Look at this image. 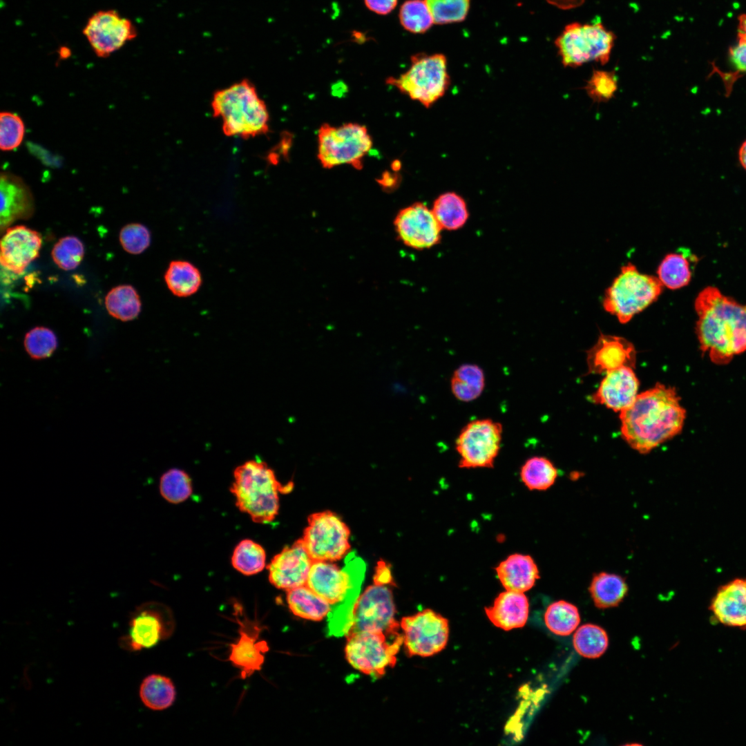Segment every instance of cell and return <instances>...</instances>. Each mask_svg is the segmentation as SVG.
Returning a JSON list of instances; mask_svg holds the SVG:
<instances>
[{
  "label": "cell",
  "instance_id": "1",
  "mask_svg": "<svg viewBox=\"0 0 746 746\" xmlns=\"http://www.w3.org/2000/svg\"><path fill=\"white\" fill-rule=\"evenodd\" d=\"M675 389L657 383L638 394L633 403L620 412L624 441L641 454L672 439L682 430L686 410Z\"/></svg>",
  "mask_w": 746,
  "mask_h": 746
},
{
  "label": "cell",
  "instance_id": "2",
  "mask_svg": "<svg viewBox=\"0 0 746 746\" xmlns=\"http://www.w3.org/2000/svg\"><path fill=\"white\" fill-rule=\"evenodd\" d=\"M695 309L700 349L712 363L727 364L746 352V305L707 287L697 296Z\"/></svg>",
  "mask_w": 746,
  "mask_h": 746
},
{
  "label": "cell",
  "instance_id": "3",
  "mask_svg": "<svg viewBox=\"0 0 746 746\" xmlns=\"http://www.w3.org/2000/svg\"><path fill=\"white\" fill-rule=\"evenodd\" d=\"M345 558L342 568L333 562L314 561L306 583L332 606L327 616L330 636L346 635L349 631L365 575V564L355 553L350 552Z\"/></svg>",
  "mask_w": 746,
  "mask_h": 746
},
{
  "label": "cell",
  "instance_id": "4",
  "mask_svg": "<svg viewBox=\"0 0 746 746\" xmlns=\"http://www.w3.org/2000/svg\"><path fill=\"white\" fill-rule=\"evenodd\" d=\"M211 106L226 136L249 139L269 131L267 105L247 79L216 90Z\"/></svg>",
  "mask_w": 746,
  "mask_h": 746
},
{
  "label": "cell",
  "instance_id": "5",
  "mask_svg": "<svg viewBox=\"0 0 746 746\" xmlns=\"http://www.w3.org/2000/svg\"><path fill=\"white\" fill-rule=\"evenodd\" d=\"M291 486L282 485L266 463L249 460L234 470L230 491L242 513L255 523L267 524L278 513L279 492Z\"/></svg>",
  "mask_w": 746,
  "mask_h": 746
},
{
  "label": "cell",
  "instance_id": "6",
  "mask_svg": "<svg viewBox=\"0 0 746 746\" xmlns=\"http://www.w3.org/2000/svg\"><path fill=\"white\" fill-rule=\"evenodd\" d=\"M663 289L658 278L641 274L631 262L622 267L620 274L606 290L604 309L627 323L655 302Z\"/></svg>",
  "mask_w": 746,
  "mask_h": 746
},
{
  "label": "cell",
  "instance_id": "7",
  "mask_svg": "<svg viewBox=\"0 0 746 746\" xmlns=\"http://www.w3.org/2000/svg\"><path fill=\"white\" fill-rule=\"evenodd\" d=\"M396 628L388 631H361L346 635L345 658L349 664L372 679L382 677L396 662L403 635Z\"/></svg>",
  "mask_w": 746,
  "mask_h": 746
},
{
  "label": "cell",
  "instance_id": "8",
  "mask_svg": "<svg viewBox=\"0 0 746 746\" xmlns=\"http://www.w3.org/2000/svg\"><path fill=\"white\" fill-rule=\"evenodd\" d=\"M615 36L602 23L566 25L555 40L562 64L577 67L591 61L605 64L609 60Z\"/></svg>",
  "mask_w": 746,
  "mask_h": 746
},
{
  "label": "cell",
  "instance_id": "9",
  "mask_svg": "<svg viewBox=\"0 0 746 746\" xmlns=\"http://www.w3.org/2000/svg\"><path fill=\"white\" fill-rule=\"evenodd\" d=\"M372 146V140L367 128L357 123L338 126L325 123L318 131L317 157L325 169L349 164L360 170Z\"/></svg>",
  "mask_w": 746,
  "mask_h": 746
},
{
  "label": "cell",
  "instance_id": "10",
  "mask_svg": "<svg viewBox=\"0 0 746 746\" xmlns=\"http://www.w3.org/2000/svg\"><path fill=\"white\" fill-rule=\"evenodd\" d=\"M387 83L426 108L441 98L450 85L447 61L443 55H418L411 59L410 68Z\"/></svg>",
  "mask_w": 746,
  "mask_h": 746
},
{
  "label": "cell",
  "instance_id": "11",
  "mask_svg": "<svg viewBox=\"0 0 746 746\" xmlns=\"http://www.w3.org/2000/svg\"><path fill=\"white\" fill-rule=\"evenodd\" d=\"M350 530L341 518L324 510L308 517L301 539L313 561L335 562L350 553Z\"/></svg>",
  "mask_w": 746,
  "mask_h": 746
},
{
  "label": "cell",
  "instance_id": "12",
  "mask_svg": "<svg viewBox=\"0 0 746 746\" xmlns=\"http://www.w3.org/2000/svg\"><path fill=\"white\" fill-rule=\"evenodd\" d=\"M502 432V425L490 419L468 422L455 441L459 467L492 468L501 448Z\"/></svg>",
  "mask_w": 746,
  "mask_h": 746
},
{
  "label": "cell",
  "instance_id": "13",
  "mask_svg": "<svg viewBox=\"0 0 746 746\" xmlns=\"http://www.w3.org/2000/svg\"><path fill=\"white\" fill-rule=\"evenodd\" d=\"M400 626L403 630L404 649L408 657L432 656L442 651L447 644L448 620L432 609H424L403 618Z\"/></svg>",
  "mask_w": 746,
  "mask_h": 746
},
{
  "label": "cell",
  "instance_id": "14",
  "mask_svg": "<svg viewBox=\"0 0 746 746\" xmlns=\"http://www.w3.org/2000/svg\"><path fill=\"white\" fill-rule=\"evenodd\" d=\"M394 615L392 591L387 585L374 583L356 601L352 626L346 635L361 631H388L401 627Z\"/></svg>",
  "mask_w": 746,
  "mask_h": 746
},
{
  "label": "cell",
  "instance_id": "15",
  "mask_svg": "<svg viewBox=\"0 0 746 746\" xmlns=\"http://www.w3.org/2000/svg\"><path fill=\"white\" fill-rule=\"evenodd\" d=\"M83 34L97 57H107L137 36L132 22L113 10L95 13L86 24Z\"/></svg>",
  "mask_w": 746,
  "mask_h": 746
},
{
  "label": "cell",
  "instance_id": "16",
  "mask_svg": "<svg viewBox=\"0 0 746 746\" xmlns=\"http://www.w3.org/2000/svg\"><path fill=\"white\" fill-rule=\"evenodd\" d=\"M394 225L398 238L410 248L430 249L439 243L441 228L431 209L421 202L408 206L398 213Z\"/></svg>",
  "mask_w": 746,
  "mask_h": 746
},
{
  "label": "cell",
  "instance_id": "17",
  "mask_svg": "<svg viewBox=\"0 0 746 746\" xmlns=\"http://www.w3.org/2000/svg\"><path fill=\"white\" fill-rule=\"evenodd\" d=\"M160 605L146 604L133 613L128 635L122 638V645L132 651L155 646L168 638L173 631L171 617H166Z\"/></svg>",
  "mask_w": 746,
  "mask_h": 746
},
{
  "label": "cell",
  "instance_id": "18",
  "mask_svg": "<svg viewBox=\"0 0 746 746\" xmlns=\"http://www.w3.org/2000/svg\"><path fill=\"white\" fill-rule=\"evenodd\" d=\"M313 562L300 538L272 558L267 566L269 580L286 591L306 585Z\"/></svg>",
  "mask_w": 746,
  "mask_h": 746
},
{
  "label": "cell",
  "instance_id": "19",
  "mask_svg": "<svg viewBox=\"0 0 746 746\" xmlns=\"http://www.w3.org/2000/svg\"><path fill=\"white\" fill-rule=\"evenodd\" d=\"M41 246V237L37 231L23 225L8 227L1 240V265L20 274L38 257Z\"/></svg>",
  "mask_w": 746,
  "mask_h": 746
},
{
  "label": "cell",
  "instance_id": "20",
  "mask_svg": "<svg viewBox=\"0 0 746 746\" xmlns=\"http://www.w3.org/2000/svg\"><path fill=\"white\" fill-rule=\"evenodd\" d=\"M236 620L239 624L240 637L230 644L229 660L240 670L241 678L245 679L261 669L269 647L266 641L258 640L262 631L259 624L247 618L241 620L238 614Z\"/></svg>",
  "mask_w": 746,
  "mask_h": 746
},
{
  "label": "cell",
  "instance_id": "21",
  "mask_svg": "<svg viewBox=\"0 0 746 746\" xmlns=\"http://www.w3.org/2000/svg\"><path fill=\"white\" fill-rule=\"evenodd\" d=\"M713 620L725 627L746 629V577L720 586L710 602Z\"/></svg>",
  "mask_w": 746,
  "mask_h": 746
},
{
  "label": "cell",
  "instance_id": "22",
  "mask_svg": "<svg viewBox=\"0 0 746 746\" xmlns=\"http://www.w3.org/2000/svg\"><path fill=\"white\" fill-rule=\"evenodd\" d=\"M635 362L633 345L621 336L601 334L587 351L586 363L591 374H606L624 366L633 368Z\"/></svg>",
  "mask_w": 746,
  "mask_h": 746
},
{
  "label": "cell",
  "instance_id": "23",
  "mask_svg": "<svg viewBox=\"0 0 746 746\" xmlns=\"http://www.w3.org/2000/svg\"><path fill=\"white\" fill-rule=\"evenodd\" d=\"M633 368L622 367L606 373L597 390L591 395L593 402L615 412L629 408L638 395L639 381Z\"/></svg>",
  "mask_w": 746,
  "mask_h": 746
},
{
  "label": "cell",
  "instance_id": "24",
  "mask_svg": "<svg viewBox=\"0 0 746 746\" xmlns=\"http://www.w3.org/2000/svg\"><path fill=\"white\" fill-rule=\"evenodd\" d=\"M0 227L7 229L15 221L29 218L35 210L31 190L19 176L7 171L0 175Z\"/></svg>",
  "mask_w": 746,
  "mask_h": 746
},
{
  "label": "cell",
  "instance_id": "25",
  "mask_svg": "<svg viewBox=\"0 0 746 746\" xmlns=\"http://www.w3.org/2000/svg\"><path fill=\"white\" fill-rule=\"evenodd\" d=\"M528 610V600L524 593L507 590L499 594L492 606L485 608L490 622L505 631L524 627Z\"/></svg>",
  "mask_w": 746,
  "mask_h": 746
},
{
  "label": "cell",
  "instance_id": "26",
  "mask_svg": "<svg viewBox=\"0 0 746 746\" xmlns=\"http://www.w3.org/2000/svg\"><path fill=\"white\" fill-rule=\"evenodd\" d=\"M497 576L507 591L524 593L539 578L538 567L531 556L515 553L495 568Z\"/></svg>",
  "mask_w": 746,
  "mask_h": 746
},
{
  "label": "cell",
  "instance_id": "27",
  "mask_svg": "<svg viewBox=\"0 0 746 746\" xmlns=\"http://www.w3.org/2000/svg\"><path fill=\"white\" fill-rule=\"evenodd\" d=\"M167 288L173 295L186 298L195 294L202 284L200 269L185 260H174L169 262L164 276Z\"/></svg>",
  "mask_w": 746,
  "mask_h": 746
},
{
  "label": "cell",
  "instance_id": "28",
  "mask_svg": "<svg viewBox=\"0 0 746 746\" xmlns=\"http://www.w3.org/2000/svg\"><path fill=\"white\" fill-rule=\"evenodd\" d=\"M289 609L295 615L314 621H320L329 613L331 604L307 585L287 591Z\"/></svg>",
  "mask_w": 746,
  "mask_h": 746
},
{
  "label": "cell",
  "instance_id": "29",
  "mask_svg": "<svg viewBox=\"0 0 746 746\" xmlns=\"http://www.w3.org/2000/svg\"><path fill=\"white\" fill-rule=\"evenodd\" d=\"M589 591L597 608L607 609L617 606L623 600L628 585L619 575L600 572L593 575Z\"/></svg>",
  "mask_w": 746,
  "mask_h": 746
},
{
  "label": "cell",
  "instance_id": "30",
  "mask_svg": "<svg viewBox=\"0 0 746 746\" xmlns=\"http://www.w3.org/2000/svg\"><path fill=\"white\" fill-rule=\"evenodd\" d=\"M431 209L442 230L460 229L469 218L465 200L455 192H446L439 195Z\"/></svg>",
  "mask_w": 746,
  "mask_h": 746
},
{
  "label": "cell",
  "instance_id": "31",
  "mask_svg": "<svg viewBox=\"0 0 746 746\" xmlns=\"http://www.w3.org/2000/svg\"><path fill=\"white\" fill-rule=\"evenodd\" d=\"M485 387L483 370L475 364H463L453 372L450 389L454 396L460 401L470 402L481 394Z\"/></svg>",
  "mask_w": 746,
  "mask_h": 746
},
{
  "label": "cell",
  "instance_id": "32",
  "mask_svg": "<svg viewBox=\"0 0 746 746\" xmlns=\"http://www.w3.org/2000/svg\"><path fill=\"white\" fill-rule=\"evenodd\" d=\"M176 696L170 678L158 674L146 677L140 687V697L144 705L153 710H163L171 706Z\"/></svg>",
  "mask_w": 746,
  "mask_h": 746
},
{
  "label": "cell",
  "instance_id": "33",
  "mask_svg": "<svg viewBox=\"0 0 746 746\" xmlns=\"http://www.w3.org/2000/svg\"><path fill=\"white\" fill-rule=\"evenodd\" d=\"M141 304L137 291L128 285L113 288L105 298V305L109 314L122 321L135 319L141 311Z\"/></svg>",
  "mask_w": 746,
  "mask_h": 746
},
{
  "label": "cell",
  "instance_id": "34",
  "mask_svg": "<svg viewBox=\"0 0 746 746\" xmlns=\"http://www.w3.org/2000/svg\"><path fill=\"white\" fill-rule=\"evenodd\" d=\"M557 475V469L554 464L544 457L535 456L529 458L520 470L522 482L531 490L548 489L554 484Z\"/></svg>",
  "mask_w": 746,
  "mask_h": 746
},
{
  "label": "cell",
  "instance_id": "35",
  "mask_svg": "<svg viewBox=\"0 0 746 746\" xmlns=\"http://www.w3.org/2000/svg\"><path fill=\"white\" fill-rule=\"evenodd\" d=\"M657 274L663 286L677 289L687 285L691 278L689 260L685 254H669L660 262Z\"/></svg>",
  "mask_w": 746,
  "mask_h": 746
},
{
  "label": "cell",
  "instance_id": "36",
  "mask_svg": "<svg viewBox=\"0 0 746 746\" xmlns=\"http://www.w3.org/2000/svg\"><path fill=\"white\" fill-rule=\"evenodd\" d=\"M231 564L243 575L257 574L266 566V552L257 542L249 539H243L233 550Z\"/></svg>",
  "mask_w": 746,
  "mask_h": 746
},
{
  "label": "cell",
  "instance_id": "37",
  "mask_svg": "<svg viewBox=\"0 0 746 746\" xmlns=\"http://www.w3.org/2000/svg\"><path fill=\"white\" fill-rule=\"evenodd\" d=\"M548 629L558 635H568L578 626L580 616L577 608L573 604L560 600L551 604L544 613Z\"/></svg>",
  "mask_w": 746,
  "mask_h": 746
},
{
  "label": "cell",
  "instance_id": "38",
  "mask_svg": "<svg viewBox=\"0 0 746 746\" xmlns=\"http://www.w3.org/2000/svg\"><path fill=\"white\" fill-rule=\"evenodd\" d=\"M575 651L587 658H597L606 650L609 644L606 631L599 626L586 624L581 626L573 635Z\"/></svg>",
  "mask_w": 746,
  "mask_h": 746
},
{
  "label": "cell",
  "instance_id": "39",
  "mask_svg": "<svg viewBox=\"0 0 746 746\" xmlns=\"http://www.w3.org/2000/svg\"><path fill=\"white\" fill-rule=\"evenodd\" d=\"M192 491L191 479L182 470L170 469L160 478V494L170 503L179 504L184 501L191 496Z\"/></svg>",
  "mask_w": 746,
  "mask_h": 746
},
{
  "label": "cell",
  "instance_id": "40",
  "mask_svg": "<svg viewBox=\"0 0 746 746\" xmlns=\"http://www.w3.org/2000/svg\"><path fill=\"white\" fill-rule=\"evenodd\" d=\"M399 19L403 27L413 33H422L434 22L425 0H408L401 7Z\"/></svg>",
  "mask_w": 746,
  "mask_h": 746
},
{
  "label": "cell",
  "instance_id": "41",
  "mask_svg": "<svg viewBox=\"0 0 746 746\" xmlns=\"http://www.w3.org/2000/svg\"><path fill=\"white\" fill-rule=\"evenodd\" d=\"M23 345L28 354L33 359L41 360L52 355L58 346L57 336L46 327H35L24 337Z\"/></svg>",
  "mask_w": 746,
  "mask_h": 746
},
{
  "label": "cell",
  "instance_id": "42",
  "mask_svg": "<svg viewBox=\"0 0 746 746\" xmlns=\"http://www.w3.org/2000/svg\"><path fill=\"white\" fill-rule=\"evenodd\" d=\"M51 254L55 263L59 268L70 271L80 264L84 257V247L78 238L66 236L54 245Z\"/></svg>",
  "mask_w": 746,
  "mask_h": 746
},
{
  "label": "cell",
  "instance_id": "43",
  "mask_svg": "<svg viewBox=\"0 0 746 746\" xmlns=\"http://www.w3.org/2000/svg\"><path fill=\"white\" fill-rule=\"evenodd\" d=\"M434 23L443 24L463 21L468 12L470 0H425Z\"/></svg>",
  "mask_w": 746,
  "mask_h": 746
},
{
  "label": "cell",
  "instance_id": "44",
  "mask_svg": "<svg viewBox=\"0 0 746 746\" xmlns=\"http://www.w3.org/2000/svg\"><path fill=\"white\" fill-rule=\"evenodd\" d=\"M25 135V124L16 113L2 111L0 114V149L11 151L21 144Z\"/></svg>",
  "mask_w": 746,
  "mask_h": 746
},
{
  "label": "cell",
  "instance_id": "45",
  "mask_svg": "<svg viewBox=\"0 0 746 746\" xmlns=\"http://www.w3.org/2000/svg\"><path fill=\"white\" fill-rule=\"evenodd\" d=\"M584 88L593 101L607 102L613 98L617 90V77L613 71L594 70Z\"/></svg>",
  "mask_w": 746,
  "mask_h": 746
},
{
  "label": "cell",
  "instance_id": "46",
  "mask_svg": "<svg viewBox=\"0 0 746 746\" xmlns=\"http://www.w3.org/2000/svg\"><path fill=\"white\" fill-rule=\"evenodd\" d=\"M151 233L144 225L131 223L124 226L119 233V241L123 249L131 254L144 251L151 243Z\"/></svg>",
  "mask_w": 746,
  "mask_h": 746
},
{
  "label": "cell",
  "instance_id": "47",
  "mask_svg": "<svg viewBox=\"0 0 746 746\" xmlns=\"http://www.w3.org/2000/svg\"><path fill=\"white\" fill-rule=\"evenodd\" d=\"M729 55L736 70V75L746 73V39L738 35L736 44L729 48Z\"/></svg>",
  "mask_w": 746,
  "mask_h": 746
},
{
  "label": "cell",
  "instance_id": "48",
  "mask_svg": "<svg viewBox=\"0 0 746 746\" xmlns=\"http://www.w3.org/2000/svg\"><path fill=\"white\" fill-rule=\"evenodd\" d=\"M398 0H364L369 10L379 15H387L392 11Z\"/></svg>",
  "mask_w": 746,
  "mask_h": 746
},
{
  "label": "cell",
  "instance_id": "49",
  "mask_svg": "<svg viewBox=\"0 0 746 746\" xmlns=\"http://www.w3.org/2000/svg\"><path fill=\"white\" fill-rule=\"evenodd\" d=\"M392 577L391 572L387 564L381 561L378 563L374 575V583L388 585L392 583Z\"/></svg>",
  "mask_w": 746,
  "mask_h": 746
},
{
  "label": "cell",
  "instance_id": "50",
  "mask_svg": "<svg viewBox=\"0 0 746 746\" xmlns=\"http://www.w3.org/2000/svg\"><path fill=\"white\" fill-rule=\"evenodd\" d=\"M377 181L383 189H392L397 186L399 177L396 174H392L387 171L384 173L382 177L379 180H377Z\"/></svg>",
  "mask_w": 746,
  "mask_h": 746
},
{
  "label": "cell",
  "instance_id": "51",
  "mask_svg": "<svg viewBox=\"0 0 746 746\" xmlns=\"http://www.w3.org/2000/svg\"><path fill=\"white\" fill-rule=\"evenodd\" d=\"M550 4L562 10H571L581 6L585 0H546Z\"/></svg>",
  "mask_w": 746,
  "mask_h": 746
},
{
  "label": "cell",
  "instance_id": "52",
  "mask_svg": "<svg viewBox=\"0 0 746 746\" xmlns=\"http://www.w3.org/2000/svg\"><path fill=\"white\" fill-rule=\"evenodd\" d=\"M738 22V35L746 39V14L739 15Z\"/></svg>",
  "mask_w": 746,
  "mask_h": 746
},
{
  "label": "cell",
  "instance_id": "53",
  "mask_svg": "<svg viewBox=\"0 0 746 746\" xmlns=\"http://www.w3.org/2000/svg\"><path fill=\"white\" fill-rule=\"evenodd\" d=\"M738 160L741 166L746 171V140L743 142L738 150Z\"/></svg>",
  "mask_w": 746,
  "mask_h": 746
},
{
  "label": "cell",
  "instance_id": "54",
  "mask_svg": "<svg viewBox=\"0 0 746 746\" xmlns=\"http://www.w3.org/2000/svg\"><path fill=\"white\" fill-rule=\"evenodd\" d=\"M60 50H61L59 55L61 56V57L66 58L68 56L70 55V50L67 48L63 47Z\"/></svg>",
  "mask_w": 746,
  "mask_h": 746
},
{
  "label": "cell",
  "instance_id": "55",
  "mask_svg": "<svg viewBox=\"0 0 746 746\" xmlns=\"http://www.w3.org/2000/svg\"><path fill=\"white\" fill-rule=\"evenodd\" d=\"M393 171H398L401 168V162L399 160L394 161L392 165Z\"/></svg>",
  "mask_w": 746,
  "mask_h": 746
}]
</instances>
